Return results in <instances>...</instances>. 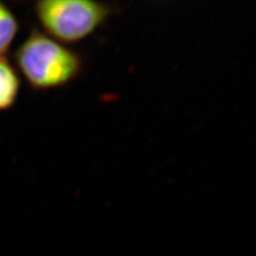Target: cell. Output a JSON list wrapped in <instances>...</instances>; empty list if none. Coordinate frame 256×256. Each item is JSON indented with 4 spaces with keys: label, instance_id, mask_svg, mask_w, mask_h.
I'll use <instances>...</instances> for the list:
<instances>
[{
    "label": "cell",
    "instance_id": "obj_1",
    "mask_svg": "<svg viewBox=\"0 0 256 256\" xmlns=\"http://www.w3.org/2000/svg\"><path fill=\"white\" fill-rule=\"evenodd\" d=\"M14 60L29 86L36 90L68 85L79 76L83 68L76 52L36 29L16 50Z\"/></svg>",
    "mask_w": 256,
    "mask_h": 256
},
{
    "label": "cell",
    "instance_id": "obj_2",
    "mask_svg": "<svg viewBox=\"0 0 256 256\" xmlns=\"http://www.w3.org/2000/svg\"><path fill=\"white\" fill-rule=\"evenodd\" d=\"M34 11L44 34L66 45L90 36L106 22L113 8L90 0H41Z\"/></svg>",
    "mask_w": 256,
    "mask_h": 256
},
{
    "label": "cell",
    "instance_id": "obj_3",
    "mask_svg": "<svg viewBox=\"0 0 256 256\" xmlns=\"http://www.w3.org/2000/svg\"><path fill=\"white\" fill-rule=\"evenodd\" d=\"M21 80L17 69L7 56H0V112L14 106L20 93Z\"/></svg>",
    "mask_w": 256,
    "mask_h": 256
},
{
    "label": "cell",
    "instance_id": "obj_4",
    "mask_svg": "<svg viewBox=\"0 0 256 256\" xmlns=\"http://www.w3.org/2000/svg\"><path fill=\"white\" fill-rule=\"evenodd\" d=\"M18 28L17 18L7 5L0 2V56L7 54Z\"/></svg>",
    "mask_w": 256,
    "mask_h": 256
}]
</instances>
